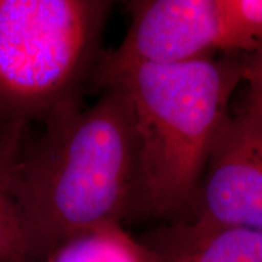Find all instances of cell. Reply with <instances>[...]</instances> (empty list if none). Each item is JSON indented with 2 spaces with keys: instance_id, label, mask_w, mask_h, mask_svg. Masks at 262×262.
I'll use <instances>...</instances> for the list:
<instances>
[{
  "instance_id": "obj_1",
  "label": "cell",
  "mask_w": 262,
  "mask_h": 262,
  "mask_svg": "<svg viewBox=\"0 0 262 262\" xmlns=\"http://www.w3.org/2000/svg\"><path fill=\"white\" fill-rule=\"evenodd\" d=\"M134 168L130 106L118 86H106L88 108L76 103L48 118L12 173L32 262L76 234L128 217Z\"/></svg>"
},
{
  "instance_id": "obj_2",
  "label": "cell",
  "mask_w": 262,
  "mask_h": 262,
  "mask_svg": "<svg viewBox=\"0 0 262 262\" xmlns=\"http://www.w3.org/2000/svg\"><path fill=\"white\" fill-rule=\"evenodd\" d=\"M137 66L113 77L130 106L136 168L128 217L185 222L195 207L215 134L244 82L242 57Z\"/></svg>"
},
{
  "instance_id": "obj_3",
  "label": "cell",
  "mask_w": 262,
  "mask_h": 262,
  "mask_svg": "<svg viewBox=\"0 0 262 262\" xmlns=\"http://www.w3.org/2000/svg\"><path fill=\"white\" fill-rule=\"evenodd\" d=\"M113 3L0 0V131L22 133L77 103Z\"/></svg>"
},
{
  "instance_id": "obj_4",
  "label": "cell",
  "mask_w": 262,
  "mask_h": 262,
  "mask_svg": "<svg viewBox=\"0 0 262 262\" xmlns=\"http://www.w3.org/2000/svg\"><path fill=\"white\" fill-rule=\"evenodd\" d=\"M130 27L111 53L94 69L103 84L137 66L181 64L230 54V38L220 0H139L130 2Z\"/></svg>"
},
{
  "instance_id": "obj_5",
  "label": "cell",
  "mask_w": 262,
  "mask_h": 262,
  "mask_svg": "<svg viewBox=\"0 0 262 262\" xmlns=\"http://www.w3.org/2000/svg\"><path fill=\"white\" fill-rule=\"evenodd\" d=\"M191 219L262 233V117L249 106L217 131Z\"/></svg>"
},
{
  "instance_id": "obj_6",
  "label": "cell",
  "mask_w": 262,
  "mask_h": 262,
  "mask_svg": "<svg viewBox=\"0 0 262 262\" xmlns=\"http://www.w3.org/2000/svg\"><path fill=\"white\" fill-rule=\"evenodd\" d=\"M155 262H262V233L189 219L141 239Z\"/></svg>"
},
{
  "instance_id": "obj_7",
  "label": "cell",
  "mask_w": 262,
  "mask_h": 262,
  "mask_svg": "<svg viewBox=\"0 0 262 262\" xmlns=\"http://www.w3.org/2000/svg\"><path fill=\"white\" fill-rule=\"evenodd\" d=\"M44 262H155L143 241L131 237L120 222H110L76 234Z\"/></svg>"
},
{
  "instance_id": "obj_8",
  "label": "cell",
  "mask_w": 262,
  "mask_h": 262,
  "mask_svg": "<svg viewBox=\"0 0 262 262\" xmlns=\"http://www.w3.org/2000/svg\"><path fill=\"white\" fill-rule=\"evenodd\" d=\"M20 150V133L0 131V262H32L12 192V173Z\"/></svg>"
},
{
  "instance_id": "obj_9",
  "label": "cell",
  "mask_w": 262,
  "mask_h": 262,
  "mask_svg": "<svg viewBox=\"0 0 262 262\" xmlns=\"http://www.w3.org/2000/svg\"><path fill=\"white\" fill-rule=\"evenodd\" d=\"M230 54H249L262 44V0H220Z\"/></svg>"
},
{
  "instance_id": "obj_10",
  "label": "cell",
  "mask_w": 262,
  "mask_h": 262,
  "mask_svg": "<svg viewBox=\"0 0 262 262\" xmlns=\"http://www.w3.org/2000/svg\"><path fill=\"white\" fill-rule=\"evenodd\" d=\"M244 83L248 88V102L252 111L262 117V44L249 54L242 56Z\"/></svg>"
}]
</instances>
